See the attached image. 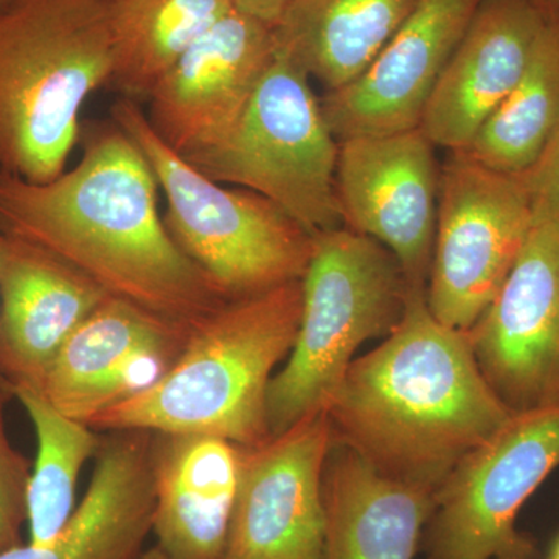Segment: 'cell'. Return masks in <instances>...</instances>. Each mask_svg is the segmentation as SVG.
<instances>
[{"mask_svg":"<svg viewBox=\"0 0 559 559\" xmlns=\"http://www.w3.org/2000/svg\"><path fill=\"white\" fill-rule=\"evenodd\" d=\"M157 187L142 151L112 121L50 182L0 170V227L49 250L110 297L190 330L227 300L173 240Z\"/></svg>","mask_w":559,"mask_h":559,"instance_id":"1","label":"cell"},{"mask_svg":"<svg viewBox=\"0 0 559 559\" xmlns=\"http://www.w3.org/2000/svg\"><path fill=\"white\" fill-rule=\"evenodd\" d=\"M326 414L333 441L390 479L437 489L513 418L485 380L468 334L409 289L399 325L349 364Z\"/></svg>","mask_w":559,"mask_h":559,"instance_id":"2","label":"cell"},{"mask_svg":"<svg viewBox=\"0 0 559 559\" xmlns=\"http://www.w3.org/2000/svg\"><path fill=\"white\" fill-rule=\"evenodd\" d=\"M301 280L227 300L191 326L170 369L92 429L209 436L249 448L271 437L267 389L301 316Z\"/></svg>","mask_w":559,"mask_h":559,"instance_id":"3","label":"cell"},{"mask_svg":"<svg viewBox=\"0 0 559 559\" xmlns=\"http://www.w3.org/2000/svg\"><path fill=\"white\" fill-rule=\"evenodd\" d=\"M114 70L108 0H14L0 11V170H66L80 114Z\"/></svg>","mask_w":559,"mask_h":559,"instance_id":"4","label":"cell"},{"mask_svg":"<svg viewBox=\"0 0 559 559\" xmlns=\"http://www.w3.org/2000/svg\"><path fill=\"white\" fill-rule=\"evenodd\" d=\"M112 121L148 160L167 198L165 226L224 300L299 282L316 235L255 191L229 189L173 151L131 98L112 106Z\"/></svg>","mask_w":559,"mask_h":559,"instance_id":"5","label":"cell"},{"mask_svg":"<svg viewBox=\"0 0 559 559\" xmlns=\"http://www.w3.org/2000/svg\"><path fill=\"white\" fill-rule=\"evenodd\" d=\"M407 294L399 261L381 242L347 227L316 235L296 342L267 389L271 436L325 409L360 345L399 325Z\"/></svg>","mask_w":559,"mask_h":559,"instance_id":"6","label":"cell"},{"mask_svg":"<svg viewBox=\"0 0 559 559\" xmlns=\"http://www.w3.org/2000/svg\"><path fill=\"white\" fill-rule=\"evenodd\" d=\"M337 157L340 142L323 117L311 76L277 43L234 131L213 148L183 159L216 182L255 191L319 235L344 227Z\"/></svg>","mask_w":559,"mask_h":559,"instance_id":"7","label":"cell"},{"mask_svg":"<svg viewBox=\"0 0 559 559\" xmlns=\"http://www.w3.org/2000/svg\"><path fill=\"white\" fill-rule=\"evenodd\" d=\"M558 466L559 404L513 415L433 495L423 533L429 559H535L518 514Z\"/></svg>","mask_w":559,"mask_h":559,"instance_id":"8","label":"cell"},{"mask_svg":"<svg viewBox=\"0 0 559 559\" xmlns=\"http://www.w3.org/2000/svg\"><path fill=\"white\" fill-rule=\"evenodd\" d=\"M535 223L520 176L452 153L441 170L426 299L443 325L469 331L520 257Z\"/></svg>","mask_w":559,"mask_h":559,"instance_id":"9","label":"cell"},{"mask_svg":"<svg viewBox=\"0 0 559 559\" xmlns=\"http://www.w3.org/2000/svg\"><path fill=\"white\" fill-rule=\"evenodd\" d=\"M468 340L511 414L559 404V224L535 215L520 257Z\"/></svg>","mask_w":559,"mask_h":559,"instance_id":"10","label":"cell"},{"mask_svg":"<svg viewBox=\"0 0 559 559\" xmlns=\"http://www.w3.org/2000/svg\"><path fill=\"white\" fill-rule=\"evenodd\" d=\"M326 409L257 447H240L237 498L223 559H323Z\"/></svg>","mask_w":559,"mask_h":559,"instance_id":"11","label":"cell"},{"mask_svg":"<svg viewBox=\"0 0 559 559\" xmlns=\"http://www.w3.org/2000/svg\"><path fill=\"white\" fill-rule=\"evenodd\" d=\"M441 171L415 130L340 142L336 191L344 227L381 242L409 289L428 288Z\"/></svg>","mask_w":559,"mask_h":559,"instance_id":"12","label":"cell"},{"mask_svg":"<svg viewBox=\"0 0 559 559\" xmlns=\"http://www.w3.org/2000/svg\"><path fill=\"white\" fill-rule=\"evenodd\" d=\"M275 50L274 27L231 10L151 92V127L182 157L218 145L248 109Z\"/></svg>","mask_w":559,"mask_h":559,"instance_id":"13","label":"cell"},{"mask_svg":"<svg viewBox=\"0 0 559 559\" xmlns=\"http://www.w3.org/2000/svg\"><path fill=\"white\" fill-rule=\"evenodd\" d=\"M481 2L419 0L369 68L320 100L337 142L419 128L430 95Z\"/></svg>","mask_w":559,"mask_h":559,"instance_id":"14","label":"cell"},{"mask_svg":"<svg viewBox=\"0 0 559 559\" xmlns=\"http://www.w3.org/2000/svg\"><path fill=\"white\" fill-rule=\"evenodd\" d=\"M189 331L130 301L106 297L66 342L39 390L61 414L90 426L159 380Z\"/></svg>","mask_w":559,"mask_h":559,"instance_id":"15","label":"cell"},{"mask_svg":"<svg viewBox=\"0 0 559 559\" xmlns=\"http://www.w3.org/2000/svg\"><path fill=\"white\" fill-rule=\"evenodd\" d=\"M109 297L49 250L0 231V380L43 388L69 337Z\"/></svg>","mask_w":559,"mask_h":559,"instance_id":"16","label":"cell"},{"mask_svg":"<svg viewBox=\"0 0 559 559\" xmlns=\"http://www.w3.org/2000/svg\"><path fill=\"white\" fill-rule=\"evenodd\" d=\"M547 24L532 0L481 2L419 123L433 146L468 148L521 80Z\"/></svg>","mask_w":559,"mask_h":559,"instance_id":"17","label":"cell"},{"mask_svg":"<svg viewBox=\"0 0 559 559\" xmlns=\"http://www.w3.org/2000/svg\"><path fill=\"white\" fill-rule=\"evenodd\" d=\"M153 433L114 430L100 441L86 495L49 547L21 544L0 559H139L153 533Z\"/></svg>","mask_w":559,"mask_h":559,"instance_id":"18","label":"cell"},{"mask_svg":"<svg viewBox=\"0 0 559 559\" xmlns=\"http://www.w3.org/2000/svg\"><path fill=\"white\" fill-rule=\"evenodd\" d=\"M154 436L157 544L178 559H223L237 498L240 447L218 437Z\"/></svg>","mask_w":559,"mask_h":559,"instance_id":"19","label":"cell"},{"mask_svg":"<svg viewBox=\"0 0 559 559\" xmlns=\"http://www.w3.org/2000/svg\"><path fill=\"white\" fill-rule=\"evenodd\" d=\"M433 492L390 479L333 441L323 471V559H414Z\"/></svg>","mask_w":559,"mask_h":559,"instance_id":"20","label":"cell"},{"mask_svg":"<svg viewBox=\"0 0 559 559\" xmlns=\"http://www.w3.org/2000/svg\"><path fill=\"white\" fill-rule=\"evenodd\" d=\"M419 0H293L275 38L326 92L369 68Z\"/></svg>","mask_w":559,"mask_h":559,"instance_id":"21","label":"cell"},{"mask_svg":"<svg viewBox=\"0 0 559 559\" xmlns=\"http://www.w3.org/2000/svg\"><path fill=\"white\" fill-rule=\"evenodd\" d=\"M234 9V0H110V84L124 98H148L165 73Z\"/></svg>","mask_w":559,"mask_h":559,"instance_id":"22","label":"cell"},{"mask_svg":"<svg viewBox=\"0 0 559 559\" xmlns=\"http://www.w3.org/2000/svg\"><path fill=\"white\" fill-rule=\"evenodd\" d=\"M559 128V27L547 24L527 69L485 121L468 148V159L521 176L535 165Z\"/></svg>","mask_w":559,"mask_h":559,"instance_id":"23","label":"cell"},{"mask_svg":"<svg viewBox=\"0 0 559 559\" xmlns=\"http://www.w3.org/2000/svg\"><path fill=\"white\" fill-rule=\"evenodd\" d=\"M9 392L27 411L38 439L27 489L28 544L49 547L75 510L81 469L102 440L91 426L61 414L38 388L16 385Z\"/></svg>","mask_w":559,"mask_h":559,"instance_id":"24","label":"cell"},{"mask_svg":"<svg viewBox=\"0 0 559 559\" xmlns=\"http://www.w3.org/2000/svg\"><path fill=\"white\" fill-rule=\"evenodd\" d=\"M11 393L0 385V554L21 546V528L27 522L31 466L11 447L3 425V404Z\"/></svg>","mask_w":559,"mask_h":559,"instance_id":"25","label":"cell"},{"mask_svg":"<svg viewBox=\"0 0 559 559\" xmlns=\"http://www.w3.org/2000/svg\"><path fill=\"white\" fill-rule=\"evenodd\" d=\"M536 216L559 224V128L528 171L521 175Z\"/></svg>","mask_w":559,"mask_h":559,"instance_id":"26","label":"cell"},{"mask_svg":"<svg viewBox=\"0 0 559 559\" xmlns=\"http://www.w3.org/2000/svg\"><path fill=\"white\" fill-rule=\"evenodd\" d=\"M293 0H234L235 9L275 27Z\"/></svg>","mask_w":559,"mask_h":559,"instance_id":"27","label":"cell"},{"mask_svg":"<svg viewBox=\"0 0 559 559\" xmlns=\"http://www.w3.org/2000/svg\"><path fill=\"white\" fill-rule=\"evenodd\" d=\"M550 24L559 27V0H532Z\"/></svg>","mask_w":559,"mask_h":559,"instance_id":"28","label":"cell"},{"mask_svg":"<svg viewBox=\"0 0 559 559\" xmlns=\"http://www.w3.org/2000/svg\"><path fill=\"white\" fill-rule=\"evenodd\" d=\"M139 559H178L168 554L167 550L162 549L159 544L151 547V549L143 551L142 557Z\"/></svg>","mask_w":559,"mask_h":559,"instance_id":"29","label":"cell"},{"mask_svg":"<svg viewBox=\"0 0 559 559\" xmlns=\"http://www.w3.org/2000/svg\"><path fill=\"white\" fill-rule=\"evenodd\" d=\"M11 2H14V0H0V11L7 9Z\"/></svg>","mask_w":559,"mask_h":559,"instance_id":"30","label":"cell"},{"mask_svg":"<svg viewBox=\"0 0 559 559\" xmlns=\"http://www.w3.org/2000/svg\"><path fill=\"white\" fill-rule=\"evenodd\" d=\"M551 558L559 559V539H558L557 546H555L554 555H551Z\"/></svg>","mask_w":559,"mask_h":559,"instance_id":"31","label":"cell"},{"mask_svg":"<svg viewBox=\"0 0 559 559\" xmlns=\"http://www.w3.org/2000/svg\"><path fill=\"white\" fill-rule=\"evenodd\" d=\"M108 2H110V0H108Z\"/></svg>","mask_w":559,"mask_h":559,"instance_id":"32","label":"cell"},{"mask_svg":"<svg viewBox=\"0 0 559 559\" xmlns=\"http://www.w3.org/2000/svg\"><path fill=\"white\" fill-rule=\"evenodd\" d=\"M551 559H554V558H551Z\"/></svg>","mask_w":559,"mask_h":559,"instance_id":"33","label":"cell"}]
</instances>
